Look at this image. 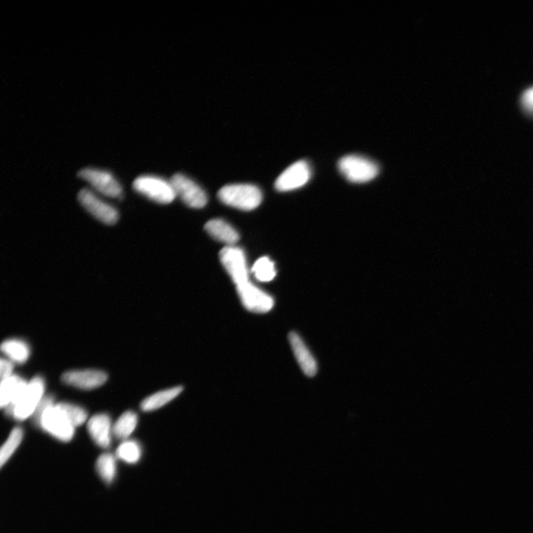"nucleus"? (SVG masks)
I'll list each match as a JSON object with an SVG mask.
<instances>
[{
    "label": "nucleus",
    "instance_id": "nucleus-1",
    "mask_svg": "<svg viewBox=\"0 0 533 533\" xmlns=\"http://www.w3.org/2000/svg\"><path fill=\"white\" fill-rule=\"evenodd\" d=\"M225 205L242 211H252L262 202V194L258 187L249 184L226 185L218 193Z\"/></svg>",
    "mask_w": 533,
    "mask_h": 533
},
{
    "label": "nucleus",
    "instance_id": "nucleus-2",
    "mask_svg": "<svg viewBox=\"0 0 533 533\" xmlns=\"http://www.w3.org/2000/svg\"><path fill=\"white\" fill-rule=\"evenodd\" d=\"M339 169L346 179L353 183H364L371 181L379 174V169L376 163L359 155H348L339 162Z\"/></svg>",
    "mask_w": 533,
    "mask_h": 533
},
{
    "label": "nucleus",
    "instance_id": "nucleus-3",
    "mask_svg": "<svg viewBox=\"0 0 533 533\" xmlns=\"http://www.w3.org/2000/svg\"><path fill=\"white\" fill-rule=\"evenodd\" d=\"M135 191L160 204L172 202L176 196L170 182L151 175L137 177L133 183Z\"/></svg>",
    "mask_w": 533,
    "mask_h": 533
},
{
    "label": "nucleus",
    "instance_id": "nucleus-4",
    "mask_svg": "<svg viewBox=\"0 0 533 533\" xmlns=\"http://www.w3.org/2000/svg\"><path fill=\"white\" fill-rule=\"evenodd\" d=\"M45 381L41 377H35L28 382L27 387L13 409L7 416L17 421H24L32 417L39 402L44 397Z\"/></svg>",
    "mask_w": 533,
    "mask_h": 533
},
{
    "label": "nucleus",
    "instance_id": "nucleus-5",
    "mask_svg": "<svg viewBox=\"0 0 533 533\" xmlns=\"http://www.w3.org/2000/svg\"><path fill=\"white\" fill-rule=\"evenodd\" d=\"M39 427L63 442L70 441L75 433V427L56 404L44 412Z\"/></svg>",
    "mask_w": 533,
    "mask_h": 533
},
{
    "label": "nucleus",
    "instance_id": "nucleus-6",
    "mask_svg": "<svg viewBox=\"0 0 533 533\" xmlns=\"http://www.w3.org/2000/svg\"><path fill=\"white\" fill-rule=\"evenodd\" d=\"M78 176L91 184L94 189L105 196L115 198L123 194V187L111 172L86 167L78 173Z\"/></svg>",
    "mask_w": 533,
    "mask_h": 533
},
{
    "label": "nucleus",
    "instance_id": "nucleus-7",
    "mask_svg": "<svg viewBox=\"0 0 533 533\" xmlns=\"http://www.w3.org/2000/svg\"><path fill=\"white\" fill-rule=\"evenodd\" d=\"M78 200L89 213L104 224L113 225L118 222V213L115 207L98 198L91 190L82 189Z\"/></svg>",
    "mask_w": 533,
    "mask_h": 533
},
{
    "label": "nucleus",
    "instance_id": "nucleus-8",
    "mask_svg": "<svg viewBox=\"0 0 533 533\" xmlns=\"http://www.w3.org/2000/svg\"><path fill=\"white\" fill-rule=\"evenodd\" d=\"M237 292L247 310L255 313L269 312L274 305L271 295L264 293L251 282L236 285Z\"/></svg>",
    "mask_w": 533,
    "mask_h": 533
},
{
    "label": "nucleus",
    "instance_id": "nucleus-9",
    "mask_svg": "<svg viewBox=\"0 0 533 533\" xmlns=\"http://www.w3.org/2000/svg\"><path fill=\"white\" fill-rule=\"evenodd\" d=\"M220 258L236 285L249 281L248 265L242 249L232 245L226 246L220 251Z\"/></svg>",
    "mask_w": 533,
    "mask_h": 533
},
{
    "label": "nucleus",
    "instance_id": "nucleus-10",
    "mask_svg": "<svg viewBox=\"0 0 533 533\" xmlns=\"http://www.w3.org/2000/svg\"><path fill=\"white\" fill-rule=\"evenodd\" d=\"M175 193L187 205L194 209H202L207 202V195L201 187L181 174H176L170 181Z\"/></svg>",
    "mask_w": 533,
    "mask_h": 533
},
{
    "label": "nucleus",
    "instance_id": "nucleus-11",
    "mask_svg": "<svg viewBox=\"0 0 533 533\" xmlns=\"http://www.w3.org/2000/svg\"><path fill=\"white\" fill-rule=\"evenodd\" d=\"M311 177V169L309 163L300 160L286 169L276 180L275 189L279 191H290L298 189L307 183Z\"/></svg>",
    "mask_w": 533,
    "mask_h": 533
},
{
    "label": "nucleus",
    "instance_id": "nucleus-12",
    "mask_svg": "<svg viewBox=\"0 0 533 533\" xmlns=\"http://www.w3.org/2000/svg\"><path fill=\"white\" fill-rule=\"evenodd\" d=\"M61 379L70 386L87 390L102 386L107 380V375L98 370H70L64 373Z\"/></svg>",
    "mask_w": 533,
    "mask_h": 533
},
{
    "label": "nucleus",
    "instance_id": "nucleus-13",
    "mask_svg": "<svg viewBox=\"0 0 533 533\" xmlns=\"http://www.w3.org/2000/svg\"><path fill=\"white\" fill-rule=\"evenodd\" d=\"M289 339L295 358L305 376L314 377L318 373V364L313 355L297 333H290Z\"/></svg>",
    "mask_w": 533,
    "mask_h": 533
},
{
    "label": "nucleus",
    "instance_id": "nucleus-14",
    "mask_svg": "<svg viewBox=\"0 0 533 533\" xmlns=\"http://www.w3.org/2000/svg\"><path fill=\"white\" fill-rule=\"evenodd\" d=\"M28 384L24 379L17 375H12V377L2 380L0 388V406L5 409L6 415L13 409Z\"/></svg>",
    "mask_w": 533,
    "mask_h": 533
},
{
    "label": "nucleus",
    "instance_id": "nucleus-15",
    "mask_svg": "<svg viewBox=\"0 0 533 533\" xmlns=\"http://www.w3.org/2000/svg\"><path fill=\"white\" fill-rule=\"evenodd\" d=\"M112 420L107 414H96L89 419V435L98 447L106 449L111 446L112 435Z\"/></svg>",
    "mask_w": 533,
    "mask_h": 533
},
{
    "label": "nucleus",
    "instance_id": "nucleus-16",
    "mask_svg": "<svg viewBox=\"0 0 533 533\" xmlns=\"http://www.w3.org/2000/svg\"><path fill=\"white\" fill-rule=\"evenodd\" d=\"M205 231L217 241L232 245L240 240V235L228 222L220 219L207 222Z\"/></svg>",
    "mask_w": 533,
    "mask_h": 533
},
{
    "label": "nucleus",
    "instance_id": "nucleus-17",
    "mask_svg": "<svg viewBox=\"0 0 533 533\" xmlns=\"http://www.w3.org/2000/svg\"><path fill=\"white\" fill-rule=\"evenodd\" d=\"M182 390V387H176L158 392L144 399L140 404V408L145 412L159 409L179 396Z\"/></svg>",
    "mask_w": 533,
    "mask_h": 533
},
{
    "label": "nucleus",
    "instance_id": "nucleus-18",
    "mask_svg": "<svg viewBox=\"0 0 533 533\" xmlns=\"http://www.w3.org/2000/svg\"><path fill=\"white\" fill-rule=\"evenodd\" d=\"M2 352L12 361L18 364H24L30 357L28 344L21 339H8L1 345Z\"/></svg>",
    "mask_w": 533,
    "mask_h": 533
},
{
    "label": "nucleus",
    "instance_id": "nucleus-19",
    "mask_svg": "<svg viewBox=\"0 0 533 533\" xmlns=\"http://www.w3.org/2000/svg\"><path fill=\"white\" fill-rule=\"evenodd\" d=\"M137 423V414L133 411H127L114 424L112 434L117 439L125 440L132 435Z\"/></svg>",
    "mask_w": 533,
    "mask_h": 533
},
{
    "label": "nucleus",
    "instance_id": "nucleus-20",
    "mask_svg": "<svg viewBox=\"0 0 533 533\" xmlns=\"http://www.w3.org/2000/svg\"><path fill=\"white\" fill-rule=\"evenodd\" d=\"M96 469L98 476L106 483H112L116 474V459L111 453H104L98 458Z\"/></svg>",
    "mask_w": 533,
    "mask_h": 533
},
{
    "label": "nucleus",
    "instance_id": "nucleus-21",
    "mask_svg": "<svg viewBox=\"0 0 533 533\" xmlns=\"http://www.w3.org/2000/svg\"><path fill=\"white\" fill-rule=\"evenodd\" d=\"M23 439V430L21 428L16 427L3 444L0 451V466L3 467L5 463L12 457L16 450L21 443Z\"/></svg>",
    "mask_w": 533,
    "mask_h": 533
},
{
    "label": "nucleus",
    "instance_id": "nucleus-22",
    "mask_svg": "<svg viewBox=\"0 0 533 533\" xmlns=\"http://www.w3.org/2000/svg\"><path fill=\"white\" fill-rule=\"evenodd\" d=\"M118 459L127 463H135L142 457V449L140 443L134 440H127L123 442L116 450Z\"/></svg>",
    "mask_w": 533,
    "mask_h": 533
},
{
    "label": "nucleus",
    "instance_id": "nucleus-23",
    "mask_svg": "<svg viewBox=\"0 0 533 533\" xmlns=\"http://www.w3.org/2000/svg\"><path fill=\"white\" fill-rule=\"evenodd\" d=\"M56 406L65 414L75 428L82 426L87 419V411L75 404L62 402L56 404Z\"/></svg>",
    "mask_w": 533,
    "mask_h": 533
},
{
    "label": "nucleus",
    "instance_id": "nucleus-24",
    "mask_svg": "<svg viewBox=\"0 0 533 533\" xmlns=\"http://www.w3.org/2000/svg\"><path fill=\"white\" fill-rule=\"evenodd\" d=\"M252 272L256 279L263 282L272 281L276 274L274 263L266 256L255 262Z\"/></svg>",
    "mask_w": 533,
    "mask_h": 533
},
{
    "label": "nucleus",
    "instance_id": "nucleus-25",
    "mask_svg": "<svg viewBox=\"0 0 533 533\" xmlns=\"http://www.w3.org/2000/svg\"><path fill=\"white\" fill-rule=\"evenodd\" d=\"M54 406H55L54 397L52 396V395H48V396L44 397L41 401L39 402L37 408L32 415L33 421L37 427H39V424H41V418L44 412L48 408Z\"/></svg>",
    "mask_w": 533,
    "mask_h": 533
},
{
    "label": "nucleus",
    "instance_id": "nucleus-26",
    "mask_svg": "<svg viewBox=\"0 0 533 533\" xmlns=\"http://www.w3.org/2000/svg\"><path fill=\"white\" fill-rule=\"evenodd\" d=\"M521 103L523 109L528 114L533 115V86L522 94Z\"/></svg>",
    "mask_w": 533,
    "mask_h": 533
},
{
    "label": "nucleus",
    "instance_id": "nucleus-27",
    "mask_svg": "<svg viewBox=\"0 0 533 533\" xmlns=\"http://www.w3.org/2000/svg\"><path fill=\"white\" fill-rule=\"evenodd\" d=\"M13 370L14 364L12 362L5 359H1V365H0V377H1L2 380L12 377Z\"/></svg>",
    "mask_w": 533,
    "mask_h": 533
}]
</instances>
